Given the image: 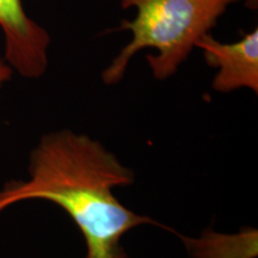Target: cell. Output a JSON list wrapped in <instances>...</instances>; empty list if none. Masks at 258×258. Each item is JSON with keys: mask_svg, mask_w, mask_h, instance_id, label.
<instances>
[{"mask_svg": "<svg viewBox=\"0 0 258 258\" xmlns=\"http://www.w3.org/2000/svg\"><path fill=\"white\" fill-rule=\"evenodd\" d=\"M239 0H120L122 9H135L132 21H123L118 30L132 32L125 44L106 69L102 80L115 85L123 79L134 55L144 49L157 80H166L188 59L198 42L211 34L226 10Z\"/></svg>", "mask_w": 258, "mask_h": 258, "instance_id": "obj_2", "label": "cell"}, {"mask_svg": "<svg viewBox=\"0 0 258 258\" xmlns=\"http://www.w3.org/2000/svg\"><path fill=\"white\" fill-rule=\"evenodd\" d=\"M180 238L189 258H256L258 254V233L253 228L238 233L207 230L199 238Z\"/></svg>", "mask_w": 258, "mask_h": 258, "instance_id": "obj_5", "label": "cell"}, {"mask_svg": "<svg viewBox=\"0 0 258 258\" xmlns=\"http://www.w3.org/2000/svg\"><path fill=\"white\" fill-rule=\"evenodd\" d=\"M245 6L250 10H257L258 8V0H245Z\"/></svg>", "mask_w": 258, "mask_h": 258, "instance_id": "obj_7", "label": "cell"}, {"mask_svg": "<svg viewBox=\"0 0 258 258\" xmlns=\"http://www.w3.org/2000/svg\"><path fill=\"white\" fill-rule=\"evenodd\" d=\"M14 74V70L10 67V64L5 60H0V90L6 83L10 82Z\"/></svg>", "mask_w": 258, "mask_h": 258, "instance_id": "obj_6", "label": "cell"}, {"mask_svg": "<svg viewBox=\"0 0 258 258\" xmlns=\"http://www.w3.org/2000/svg\"><path fill=\"white\" fill-rule=\"evenodd\" d=\"M28 170V179L0 189V213L28 200L54 203L79 228L86 245L83 258H131L124 235L139 226L159 225L116 198L115 189L133 184L134 171L89 135L71 129L42 135Z\"/></svg>", "mask_w": 258, "mask_h": 258, "instance_id": "obj_1", "label": "cell"}, {"mask_svg": "<svg viewBox=\"0 0 258 258\" xmlns=\"http://www.w3.org/2000/svg\"><path fill=\"white\" fill-rule=\"evenodd\" d=\"M0 29L4 35L5 57L14 72L38 79L48 67L50 35L25 12L22 0H0Z\"/></svg>", "mask_w": 258, "mask_h": 258, "instance_id": "obj_3", "label": "cell"}, {"mask_svg": "<svg viewBox=\"0 0 258 258\" xmlns=\"http://www.w3.org/2000/svg\"><path fill=\"white\" fill-rule=\"evenodd\" d=\"M196 47L208 66L218 70L212 82L214 91L227 93L239 89L258 92V30L254 29L234 43H222L212 34L205 35Z\"/></svg>", "mask_w": 258, "mask_h": 258, "instance_id": "obj_4", "label": "cell"}]
</instances>
